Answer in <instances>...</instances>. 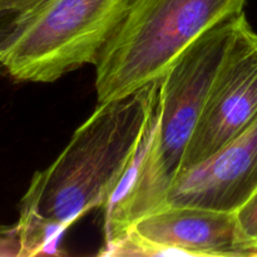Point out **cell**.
Here are the masks:
<instances>
[{
    "instance_id": "1",
    "label": "cell",
    "mask_w": 257,
    "mask_h": 257,
    "mask_svg": "<svg viewBox=\"0 0 257 257\" xmlns=\"http://www.w3.org/2000/svg\"><path fill=\"white\" fill-rule=\"evenodd\" d=\"M155 93L153 82L127 97L98 103L57 160L33 176L17 222L22 257L58 253L69 226L109 205L140 152Z\"/></svg>"
},
{
    "instance_id": "2",
    "label": "cell",
    "mask_w": 257,
    "mask_h": 257,
    "mask_svg": "<svg viewBox=\"0 0 257 257\" xmlns=\"http://www.w3.org/2000/svg\"><path fill=\"white\" fill-rule=\"evenodd\" d=\"M240 15L206 33L156 80L140 152L104 208V248L119 242L140 218L165 206Z\"/></svg>"
},
{
    "instance_id": "3",
    "label": "cell",
    "mask_w": 257,
    "mask_h": 257,
    "mask_svg": "<svg viewBox=\"0 0 257 257\" xmlns=\"http://www.w3.org/2000/svg\"><path fill=\"white\" fill-rule=\"evenodd\" d=\"M246 0H133L95 64L98 103L138 92L217 25L243 13Z\"/></svg>"
},
{
    "instance_id": "4",
    "label": "cell",
    "mask_w": 257,
    "mask_h": 257,
    "mask_svg": "<svg viewBox=\"0 0 257 257\" xmlns=\"http://www.w3.org/2000/svg\"><path fill=\"white\" fill-rule=\"evenodd\" d=\"M133 0H45L3 54L7 74L19 82L52 83L95 65Z\"/></svg>"
},
{
    "instance_id": "5",
    "label": "cell",
    "mask_w": 257,
    "mask_h": 257,
    "mask_svg": "<svg viewBox=\"0 0 257 257\" xmlns=\"http://www.w3.org/2000/svg\"><path fill=\"white\" fill-rule=\"evenodd\" d=\"M103 255L255 256L236 212L196 206H165L140 218Z\"/></svg>"
},
{
    "instance_id": "6",
    "label": "cell",
    "mask_w": 257,
    "mask_h": 257,
    "mask_svg": "<svg viewBox=\"0 0 257 257\" xmlns=\"http://www.w3.org/2000/svg\"><path fill=\"white\" fill-rule=\"evenodd\" d=\"M256 118L257 32L242 13L208 90L181 171L217 152Z\"/></svg>"
},
{
    "instance_id": "7",
    "label": "cell",
    "mask_w": 257,
    "mask_h": 257,
    "mask_svg": "<svg viewBox=\"0 0 257 257\" xmlns=\"http://www.w3.org/2000/svg\"><path fill=\"white\" fill-rule=\"evenodd\" d=\"M256 190L257 118L217 152L181 171L168 191L165 206L237 212Z\"/></svg>"
},
{
    "instance_id": "8",
    "label": "cell",
    "mask_w": 257,
    "mask_h": 257,
    "mask_svg": "<svg viewBox=\"0 0 257 257\" xmlns=\"http://www.w3.org/2000/svg\"><path fill=\"white\" fill-rule=\"evenodd\" d=\"M43 2L45 0H0V74L5 73V49Z\"/></svg>"
},
{
    "instance_id": "9",
    "label": "cell",
    "mask_w": 257,
    "mask_h": 257,
    "mask_svg": "<svg viewBox=\"0 0 257 257\" xmlns=\"http://www.w3.org/2000/svg\"><path fill=\"white\" fill-rule=\"evenodd\" d=\"M238 223L246 237L252 242L257 251V190L236 212ZM256 256V253H255Z\"/></svg>"
},
{
    "instance_id": "10",
    "label": "cell",
    "mask_w": 257,
    "mask_h": 257,
    "mask_svg": "<svg viewBox=\"0 0 257 257\" xmlns=\"http://www.w3.org/2000/svg\"><path fill=\"white\" fill-rule=\"evenodd\" d=\"M0 257H22V237L18 223H0Z\"/></svg>"
},
{
    "instance_id": "11",
    "label": "cell",
    "mask_w": 257,
    "mask_h": 257,
    "mask_svg": "<svg viewBox=\"0 0 257 257\" xmlns=\"http://www.w3.org/2000/svg\"><path fill=\"white\" fill-rule=\"evenodd\" d=\"M256 256H257V251H256Z\"/></svg>"
}]
</instances>
